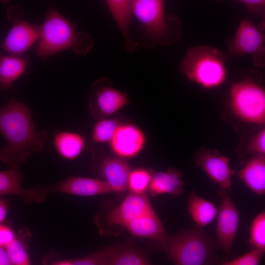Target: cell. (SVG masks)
I'll return each mask as SVG.
<instances>
[{"mask_svg":"<svg viewBox=\"0 0 265 265\" xmlns=\"http://www.w3.org/2000/svg\"><path fill=\"white\" fill-rule=\"evenodd\" d=\"M121 122L116 118L102 119L94 125L92 139L96 142L110 141Z\"/></svg>","mask_w":265,"mask_h":265,"instance_id":"obj_25","label":"cell"},{"mask_svg":"<svg viewBox=\"0 0 265 265\" xmlns=\"http://www.w3.org/2000/svg\"><path fill=\"white\" fill-rule=\"evenodd\" d=\"M103 265H152L140 250L131 246L107 247Z\"/></svg>","mask_w":265,"mask_h":265,"instance_id":"obj_22","label":"cell"},{"mask_svg":"<svg viewBox=\"0 0 265 265\" xmlns=\"http://www.w3.org/2000/svg\"><path fill=\"white\" fill-rule=\"evenodd\" d=\"M5 248L11 265H31L26 248L19 240L15 238Z\"/></svg>","mask_w":265,"mask_h":265,"instance_id":"obj_28","label":"cell"},{"mask_svg":"<svg viewBox=\"0 0 265 265\" xmlns=\"http://www.w3.org/2000/svg\"><path fill=\"white\" fill-rule=\"evenodd\" d=\"M187 202V212L197 226L203 228L216 217L218 209L215 205L194 191L188 196Z\"/></svg>","mask_w":265,"mask_h":265,"instance_id":"obj_24","label":"cell"},{"mask_svg":"<svg viewBox=\"0 0 265 265\" xmlns=\"http://www.w3.org/2000/svg\"><path fill=\"white\" fill-rule=\"evenodd\" d=\"M107 247L98 250L93 253L72 262V265H103Z\"/></svg>","mask_w":265,"mask_h":265,"instance_id":"obj_30","label":"cell"},{"mask_svg":"<svg viewBox=\"0 0 265 265\" xmlns=\"http://www.w3.org/2000/svg\"><path fill=\"white\" fill-rule=\"evenodd\" d=\"M15 239L12 230L5 225L0 224V247L5 248Z\"/></svg>","mask_w":265,"mask_h":265,"instance_id":"obj_33","label":"cell"},{"mask_svg":"<svg viewBox=\"0 0 265 265\" xmlns=\"http://www.w3.org/2000/svg\"><path fill=\"white\" fill-rule=\"evenodd\" d=\"M22 176L19 167L0 171V196L18 195L26 203H41L45 201L48 194L41 186H36L30 188H24L22 186L20 180Z\"/></svg>","mask_w":265,"mask_h":265,"instance_id":"obj_15","label":"cell"},{"mask_svg":"<svg viewBox=\"0 0 265 265\" xmlns=\"http://www.w3.org/2000/svg\"><path fill=\"white\" fill-rule=\"evenodd\" d=\"M48 194L60 192L81 196H90L113 192L104 180L82 177H70L58 183L42 186Z\"/></svg>","mask_w":265,"mask_h":265,"instance_id":"obj_12","label":"cell"},{"mask_svg":"<svg viewBox=\"0 0 265 265\" xmlns=\"http://www.w3.org/2000/svg\"><path fill=\"white\" fill-rule=\"evenodd\" d=\"M195 161L196 165L201 167L220 189L228 190L231 187L235 171L231 168L227 157L216 150L202 148L196 152Z\"/></svg>","mask_w":265,"mask_h":265,"instance_id":"obj_11","label":"cell"},{"mask_svg":"<svg viewBox=\"0 0 265 265\" xmlns=\"http://www.w3.org/2000/svg\"><path fill=\"white\" fill-rule=\"evenodd\" d=\"M7 214V206L5 201L0 199V223L5 219Z\"/></svg>","mask_w":265,"mask_h":265,"instance_id":"obj_35","label":"cell"},{"mask_svg":"<svg viewBox=\"0 0 265 265\" xmlns=\"http://www.w3.org/2000/svg\"><path fill=\"white\" fill-rule=\"evenodd\" d=\"M265 43L264 34L246 17L240 22L235 36L228 42V52L232 55H251L255 65L263 67Z\"/></svg>","mask_w":265,"mask_h":265,"instance_id":"obj_7","label":"cell"},{"mask_svg":"<svg viewBox=\"0 0 265 265\" xmlns=\"http://www.w3.org/2000/svg\"><path fill=\"white\" fill-rule=\"evenodd\" d=\"M0 265H11L5 249L0 247Z\"/></svg>","mask_w":265,"mask_h":265,"instance_id":"obj_34","label":"cell"},{"mask_svg":"<svg viewBox=\"0 0 265 265\" xmlns=\"http://www.w3.org/2000/svg\"><path fill=\"white\" fill-rule=\"evenodd\" d=\"M37 41V55L41 57L67 50L84 56L91 50L94 42L89 34L76 30L73 23L53 7L47 12Z\"/></svg>","mask_w":265,"mask_h":265,"instance_id":"obj_3","label":"cell"},{"mask_svg":"<svg viewBox=\"0 0 265 265\" xmlns=\"http://www.w3.org/2000/svg\"><path fill=\"white\" fill-rule=\"evenodd\" d=\"M0 132L7 141L0 159L11 167H19L31 152L42 151L48 138L46 130L37 131L30 108L16 99L0 108Z\"/></svg>","mask_w":265,"mask_h":265,"instance_id":"obj_1","label":"cell"},{"mask_svg":"<svg viewBox=\"0 0 265 265\" xmlns=\"http://www.w3.org/2000/svg\"><path fill=\"white\" fill-rule=\"evenodd\" d=\"M238 174L252 191L259 196L265 194V155H254L248 160Z\"/></svg>","mask_w":265,"mask_h":265,"instance_id":"obj_18","label":"cell"},{"mask_svg":"<svg viewBox=\"0 0 265 265\" xmlns=\"http://www.w3.org/2000/svg\"><path fill=\"white\" fill-rule=\"evenodd\" d=\"M29 64L27 57L22 55H0V89H7L22 75Z\"/></svg>","mask_w":265,"mask_h":265,"instance_id":"obj_23","label":"cell"},{"mask_svg":"<svg viewBox=\"0 0 265 265\" xmlns=\"http://www.w3.org/2000/svg\"><path fill=\"white\" fill-rule=\"evenodd\" d=\"M248 152L255 155H265V129L258 132L251 139Z\"/></svg>","mask_w":265,"mask_h":265,"instance_id":"obj_31","label":"cell"},{"mask_svg":"<svg viewBox=\"0 0 265 265\" xmlns=\"http://www.w3.org/2000/svg\"><path fill=\"white\" fill-rule=\"evenodd\" d=\"M143 132L132 124H121L110 141L112 152L122 158H132L137 155L145 143Z\"/></svg>","mask_w":265,"mask_h":265,"instance_id":"obj_14","label":"cell"},{"mask_svg":"<svg viewBox=\"0 0 265 265\" xmlns=\"http://www.w3.org/2000/svg\"><path fill=\"white\" fill-rule=\"evenodd\" d=\"M182 173L178 170L170 168L166 171H159L153 173L148 186L150 195L169 194L180 196L184 191V183L182 180Z\"/></svg>","mask_w":265,"mask_h":265,"instance_id":"obj_17","label":"cell"},{"mask_svg":"<svg viewBox=\"0 0 265 265\" xmlns=\"http://www.w3.org/2000/svg\"><path fill=\"white\" fill-rule=\"evenodd\" d=\"M85 143L82 135L77 132L56 130L53 133V148L57 154L66 160L77 159L84 149Z\"/></svg>","mask_w":265,"mask_h":265,"instance_id":"obj_21","label":"cell"},{"mask_svg":"<svg viewBox=\"0 0 265 265\" xmlns=\"http://www.w3.org/2000/svg\"><path fill=\"white\" fill-rule=\"evenodd\" d=\"M54 265H72L71 261H64L57 263Z\"/></svg>","mask_w":265,"mask_h":265,"instance_id":"obj_36","label":"cell"},{"mask_svg":"<svg viewBox=\"0 0 265 265\" xmlns=\"http://www.w3.org/2000/svg\"><path fill=\"white\" fill-rule=\"evenodd\" d=\"M132 14L139 25L136 28L138 43L151 49L174 44L182 34L180 19L166 14L161 0H132Z\"/></svg>","mask_w":265,"mask_h":265,"instance_id":"obj_2","label":"cell"},{"mask_svg":"<svg viewBox=\"0 0 265 265\" xmlns=\"http://www.w3.org/2000/svg\"><path fill=\"white\" fill-rule=\"evenodd\" d=\"M249 243L253 249L265 251V212L262 211L253 219L250 228Z\"/></svg>","mask_w":265,"mask_h":265,"instance_id":"obj_26","label":"cell"},{"mask_svg":"<svg viewBox=\"0 0 265 265\" xmlns=\"http://www.w3.org/2000/svg\"><path fill=\"white\" fill-rule=\"evenodd\" d=\"M229 105L241 121L265 126V91L254 80L246 78L232 85Z\"/></svg>","mask_w":265,"mask_h":265,"instance_id":"obj_6","label":"cell"},{"mask_svg":"<svg viewBox=\"0 0 265 265\" xmlns=\"http://www.w3.org/2000/svg\"><path fill=\"white\" fill-rule=\"evenodd\" d=\"M106 3L123 38L125 50L128 53L136 51L139 45L133 39L131 30L132 0H107Z\"/></svg>","mask_w":265,"mask_h":265,"instance_id":"obj_16","label":"cell"},{"mask_svg":"<svg viewBox=\"0 0 265 265\" xmlns=\"http://www.w3.org/2000/svg\"><path fill=\"white\" fill-rule=\"evenodd\" d=\"M160 247L175 265H210L215 255V244L196 225L159 241Z\"/></svg>","mask_w":265,"mask_h":265,"instance_id":"obj_4","label":"cell"},{"mask_svg":"<svg viewBox=\"0 0 265 265\" xmlns=\"http://www.w3.org/2000/svg\"><path fill=\"white\" fill-rule=\"evenodd\" d=\"M227 56L221 51L207 46L188 50L179 67L189 80L206 89L217 88L225 81Z\"/></svg>","mask_w":265,"mask_h":265,"instance_id":"obj_5","label":"cell"},{"mask_svg":"<svg viewBox=\"0 0 265 265\" xmlns=\"http://www.w3.org/2000/svg\"><path fill=\"white\" fill-rule=\"evenodd\" d=\"M7 15L12 25L1 47L9 54L21 56L38 40L41 25L25 21L18 15L17 17L14 6L8 9Z\"/></svg>","mask_w":265,"mask_h":265,"instance_id":"obj_9","label":"cell"},{"mask_svg":"<svg viewBox=\"0 0 265 265\" xmlns=\"http://www.w3.org/2000/svg\"><path fill=\"white\" fill-rule=\"evenodd\" d=\"M152 174L144 168H137L131 171L128 188L130 192L143 194L148 190Z\"/></svg>","mask_w":265,"mask_h":265,"instance_id":"obj_27","label":"cell"},{"mask_svg":"<svg viewBox=\"0 0 265 265\" xmlns=\"http://www.w3.org/2000/svg\"><path fill=\"white\" fill-rule=\"evenodd\" d=\"M124 227L138 237L159 241L166 236L165 229L153 209L131 221Z\"/></svg>","mask_w":265,"mask_h":265,"instance_id":"obj_19","label":"cell"},{"mask_svg":"<svg viewBox=\"0 0 265 265\" xmlns=\"http://www.w3.org/2000/svg\"><path fill=\"white\" fill-rule=\"evenodd\" d=\"M238 1L251 14L262 17H265V0H241Z\"/></svg>","mask_w":265,"mask_h":265,"instance_id":"obj_32","label":"cell"},{"mask_svg":"<svg viewBox=\"0 0 265 265\" xmlns=\"http://www.w3.org/2000/svg\"><path fill=\"white\" fill-rule=\"evenodd\" d=\"M227 190L219 189L220 203L217 214L216 235L218 244L227 254L231 252L239 223L238 211Z\"/></svg>","mask_w":265,"mask_h":265,"instance_id":"obj_10","label":"cell"},{"mask_svg":"<svg viewBox=\"0 0 265 265\" xmlns=\"http://www.w3.org/2000/svg\"><path fill=\"white\" fill-rule=\"evenodd\" d=\"M265 251L252 248L249 252L220 265H259Z\"/></svg>","mask_w":265,"mask_h":265,"instance_id":"obj_29","label":"cell"},{"mask_svg":"<svg viewBox=\"0 0 265 265\" xmlns=\"http://www.w3.org/2000/svg\"><path fill=\"white\" fill-rule=\"evenodd\" d=\"M101 174L114 192H122L128 188L130 166L125 160L116 158L105 159L101 167Z\"/></svg>","mask_w":265,"mask_h":265,"instance_id":"obj_20","label":"cell"},{"mask_svg":"<svg viewBox=\"0 0 265 265\" xmlns=\"http://www.w3.org/2000/svg\"><path fill=\"white\" fill-rule=\"evenodd\" d=\"M111 82L101 78L92 84L89 109L96 119L111 115L130 102L127 94L112 87Z\"/></svg>","mask_w":265,"mask_h":265,"instance_id":"obj_8","label":"cell"},{"mask_svg":"<svg viewBox=\"0 0 265 265\" xmlns=\"http://www.w3.org/2000/svg\"><path fill=\"white\" fill-rule=\"evenodd\" d=\"M153 209L146 194L130 192L119 207L106 215V220L109 224L124 227L131 221Z\"/></svg>","mask_w":265,"mask_h":265,"instance_id":"obj_13","label":"cell"}]
</instances>
